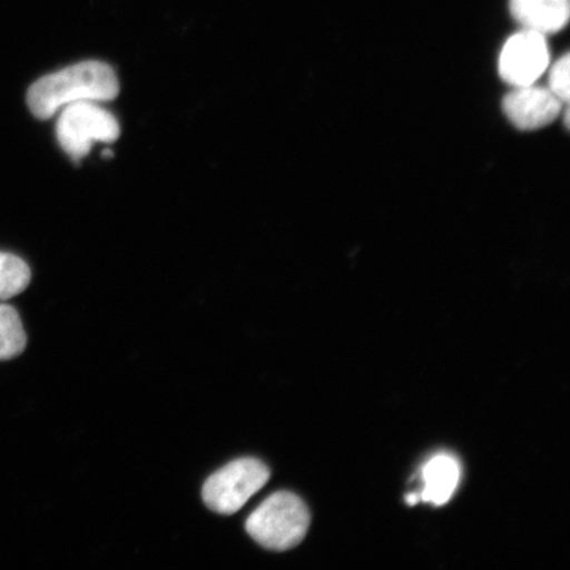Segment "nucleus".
Segmentation results:
<instances>
[{
    "label": "nucleus",
    "instance_id": "1",
    "mask_svg": "<svg viewBox=\"0 0 570 570\" xmlns=\"http://www.w3.org/2000/svg\"><path fill=\"white\" fill-rule=\"evenodd\" d=\"M119 95L116 71L101 61H82L41 77L27 95L36 118L51 119L67 106L81 102L105 104Z\"/></svg>",
    "mask_w": 570,
    "mask_h": 570
},
{
    "label": "nucleus",
    "instance_id": "2",
    "mask_svg": "<svg viewBox=\"0 0 570 570\" xmlns=\"http://www.w3.org/2000/svg\"><path fill=\"white\" fill-rule=\"evenodd\" d=\"M309 524V511L302 499L288 491H279L248 517L246 531L259 546L283 552L302 543Z\"/></svg>",
    "mask_w": 570,
    "mask_h": 570
},
{
    "label": "nucleus",
    "instance_id": "3",
    "mask_svg": "<svg viewBox=\"0 0 570 570\" xmlns=\"http://www.w3.org/2000/svg\"><path fill=\"white\" fill-rule=\"evenodd\" d=\"M56 138L62 151L75 161L88 156L95 142L117 141L118 119L102 104L81 102L67 106L57 114Z\"/></svg>",
    "mask_w": 570,
    "mask_h": 570
},
{
    "label": "nucleus",
    "instance_id": "4",
    "mask_svg": "<svg viewBox=\"0 0 570 570\" xmlns=\"http://www.w3.org/2000/svg\"><path fill=\"white\" fill-rule=\"evenodd\" d=\"M269 470L259 460L240 459L209 476L203 489L208 509L220 515L238 512L256 493L266 487Z\"/></svg>",
    "mask_w": 570,
    "mask_h": 570
},
{
    "label": "nucleus",
    "instance_id": "5",
    "mask_svg": "<svg viewBox=\"0 0 570 570\" xmlns=\"http://www.w3.org/2000/svg\"><path fill=\"white\" fill-rule=\"evenodd\" d=\"M550 68L546 36L524 30L504 42L499 56V76L511 87H525L539 80Z\"/></svg>",
    "mask_w": 570,
    "mask_h": 570
},
{
    "label": "nucleus",
    "instance_id": "6",
    "mask_svg": "<svg viewBox=\"0 0 570 570\" xmlns=\"http://www.w3.org/2000/svg\"><path fill=\"white\" fill-rule=\"evenodd\" d=\"M562 104L548 88L537 85L517 87L502 101V110L510 124L522 131H534L551 125L562 111Z\"/></svg>",
    "mask_w": 570,
    "mask_h": 570
},
{
    "label": "nucleus",
    "instance_id": "7",
    "mask_svg": "<svg viewBox=\"0 0 570 570\" xmlns=\"http://www.w3.org/2000/svg\"><path fill=\"white\" fill-rule=\"evenodd\" d=\"M511 16L524 30L551 35L562 30L569 20V0H510Z\"/></svg>",
    "mask_w": 570,
    "mask_h": 570
},
{
    "label": "nucleus",
    "instance_id": "8",
    "mask_svg": "<svg viewBox=\"0 0 570 570\" xmlns=\"http://www.w3.org/2000/svg\"><path fill=\"white\" fill-rule=\"evenodd\" d=\"M424 489L420 502L444 505L451 501L461 481V465L452 454L440 453L428 461L422 472Z\"/></svg>",
    "mask_w": 570,
    "mask_h": 570
},
{
    "label": "nucleus",
    "instance_id": "9",
    "mask_svg": "<svg viewBox=\"0 0 570 570\" xmlns=\"http://www.w3.org/2000/svg\"><path fill=\"white\" fill-rule=\"evenodd\" d=\"M27 334L13 306L0 304V361L16 358L24 352Z\"/></svg>",
    "mask_w": 570,
    "mask_h": 570
},
{
    "label": "nucleus",
    "instance_id": "10",
    "mask_svg": "<svg viewBox=\"0 0 570 570\" xmlns=\"http://www.w3.org/2000/svg\"><path fill=\"white\" fill-rule=\"evenodd\" d=\"M31 282V269L19 256L0 252V302L23 292Z\"/></svg>",
    "mask_w": 570,
    "mask_h": 570
},
{
    "label": "nucleus",
    "instance_id": "11",
    "mask_svg": "<svg viewBox=\"0 0 570 570\" xmlns=\"http://www.w3.org/2000/svg\"><path fill=\"white\" fill-rule=\"evenodd\" d=\"M569 53L560 57L550 69L548 76V89H550L562 104L569 102Z\"/></svg>",
    "mask_w": 570,
    "mask_h": 570
}]
</instances>
